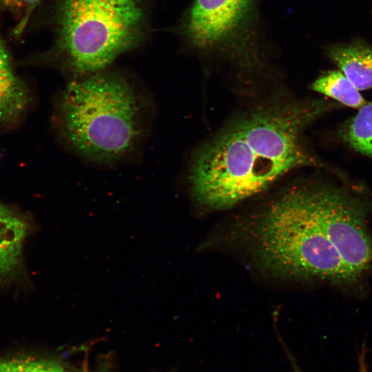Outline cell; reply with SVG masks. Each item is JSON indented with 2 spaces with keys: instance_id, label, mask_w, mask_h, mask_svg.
I'll list each match as a JSON object with an SVG mask.
<instances>
[{
  "instance_id": "cell-3",
  "label": "cell",
  "mask_w": 372,
  "mask_h": 372,
  "mask_svg": "<svg viewBox=\"0 0 372 372\" xmlns=\"http://www.w3.org/2000/svg\"><path fill=\"white\" fill-rule=\"evenodd\" d=\"M249 233L255 258L269 272L342 287L360 281L318 222L309 180L286 189L271 201L257 215Z\"/></svg>"
},
{
  "instance_id": "cell-1",
  "label": "cell",
  "mask_w": 372,
  "mask_h": 372,
  "mask_svg": "<svg viewBox=\"0 0 372 372\" xmlns=\"http://www.w3.org/2000/svg\"><path fill=\"white\" fill-rule=\"evenodd\" d=\"M340 107L329 99H269L238 116L194 155L192 195L209 209H226L267 189L296 169L320 167L344 175L311 154L306 128Z\"/></svg>"
},
{
  "instance_id": "cell-13",
  "label": "cell",
  "mask_w": 372,
  "mask_h": 372,
  "mask_svg": "<svg viewBox=\"0 0 372 372\" xmlns=\"http://www.w3.org/2000/svg\"><path fill=\"white\" fill-rule=\"evenodd\" d=\"M41 0H19V8L23 10L22 17L16 25L14 34L19 37L23 32L30 17Z\"/></svg>"
},
{
  "instance_id": "cell-7",
  "label": "cell",
  "mask_w": 372,
  "mask_h": 372,
  "mask_svg": "<svg viewBox=\"0 0 372 372\" xmlns=\"http://www.w3.org/2000/svg\"><path fill=\"white\" fill-rule=\"evenodd\" d=\"M32 102L31 91L15 73L10 54L0 34V129L18 124Z\"/></svg>"
},
{
  "instance_id": "cell-9",
  "label": "cell",
  "mask_w": 372,
  "mask_h": 372,
  "mask_svg": "<svg viewBox=\"0 0 372 372\" xmlns=\"http://www.w3.org/2000/svg\"><path fill=\"white\" fill-rule=\"evenodd\" d=\"M328 58L360 90L372 88V45L360 39L329 45Z\"/></svg>"
},
{
  "instance_id": "cell-12",
  "label": "cell",
  "mask_w": 372,
  "mask_h": 372,
  "mask_svg": "<svg viewBox=\"0 0 372 372\" xmlns=\"http://www.w3.org/2000/svg\"><path fill=\"white\" fill-rule=\"evenodd\" d=\"M0 372H35L33 366V358L1 360Z\"/></svg>"
},
{
  "instance_id": "cell-14",
  "label": "cell",
  "mask_w": 372,
  "mask_h": 372,
  "mask_svg": "<svg viewBox=\"0 0 372 372\" xmlns=\"http://www.w3.org/2000/svg\"><path fill=\"white\" fill-rule=\"evenodd\" d=\"M35 372H67L63 366L54 360L33 358Z\"/></svg>"
},
{
  "instance_id": "cell-15",
  "label": "cell",
  "mask_w": 372,
  "mask_h": 372,
  "mask_svg": "<svg viewBox=\"0 0 372 372\" xmlns=\"http://www.w3.org/2000/svg\"><path fill=\"white\" fill-rule=\"evenodd\" d=\"M367 350L364 344L358 353V372H369V368L366 360Z\"/></svg>"
},
{
  "instance_id": "cell-6",
  "label": "cell",
  "mask_w": 372,
  "mask_h": 372,
  "mask_svg": "<svg viewBox=\"0 0 372 372\" xmlns=\"http://www.w3.org/2000/svg\"><path fill=\"white\" fill-rule=\"evenodd\" d=\"M256 12V0H194L183 21L182 33L196 50L231 54L245 72L259 55L246 39Z\"/></svg>"
},
{
  "instance_id": "cell-11",
  "label": "cell",
  "mask_w": 372,
  "mask_h": 372,
  "mask_svg": "<svg viewBox=\"0 0 372 372\" xmlns=\"http://www.w3.org/2000/svg\"><path fill=\"white\" fill-rule=\"evenodd\" d=\"M338 134L350 147L372 157V101H367L353 116L344 121Z\"/></svg>"
},
{
  "instance_id": "cell-4",
  "label": "cell",
  "mask_w": 372,
  "mask_h": 372,
  "mask_svg": "<svg viewBox=\"0 0 372 372\" xmlns=\"http://www.w3.org/2000/svg\"><path fill=\"white\" fill-rule=\"evenodd\" d=\"M61 67L80 79L102 71L140 41L139 0H64L58 14Z\"/></svg>"
},
{
  "instance_id": "cell-5",
  "label": "cell",
  "mask_w": 372,
  "mask_h": 372,
  "mask_svg": "<svg viewBox=\"0 0 372 372\" xmlns=\"http://www.w3.org/2000/svg\"><path fill=\"white\" fill-rule=\"evenodd\" d=\"M318 222L342 260L359 280L372 270V236L366 218L371 207L344 187L309 180Z\"/></svg>"
},
{
  "instance_id": "cell-2",
  "label": "cell",
  "mask_w": 372,
  "mask_h": 372,
  "mask_svg": "<svg viewBox=\"0 0 372 372\" xmlns=\"http://www.w3.org/2000/svg\"><path fill=\"white\" fill-rule=\"evenodd\" d=\"M152 100L128 78L102 71L72 80L57 96L52 127L81 158L112 165L133 158L149 132Z\"/></svg>"
},
{
  "instance_id": "cell-8",
  "label": "cell",
  "mask_w": 372,
  "mask_h": 372,
  "mask_svg": "<svg viewBox=\"0 0 372 372\" xmlns=\"http://www.w3.org/2000/svg\"><path fill=\"white\" fill-rule=\"evenodd\" d=\"M29 231L25 216L0 203V281L20 271L23 242Z\"/></svg>"
},
{
  "instance_id": "cell-16",
  "label": "cell",
  "mask_w": 372,
  "mask_h": 372,
  "mask_svg": "<svg viewBox=\"0 0 372 372\" xmlns=\"http://www.w3.org/2000/svg\"><path fill=\"white\" fill-rule=\"evenodd\" d=\"M19 0H0V6L6 8H19Z\"/></svg>"
},
{
  "instance_id": "cell-17",
  "label": "cell",
  "mask_w": 372,
  "mask_h": 372,
  "mask_svg": "<svg viewBox=\"0 0 372 372\" xmlns=\"http://www.w3.org/2000/svg\"><path fill=\"white\" fill-rule=\"evenodd\" d=\"M293 372H303L301 369H300L298 366H294Z\"/></svg>"
},
{
  "instance_id": "cell-10",
  "label": "cell",
  "mask_w": 372,
  "mask_h": 372,
  "mask_svg": "<svg viewBox=\"0 0 372 372\" xmlns=\"http://www.w3.org/2000/svg\"><path fill=\"white\" fill-rule=\"evenodd\" d=\"M311 89L340 105L354 109H360L367 102L340 70L324 72L311 83Z\"/></svg>"
}]
</instances>
